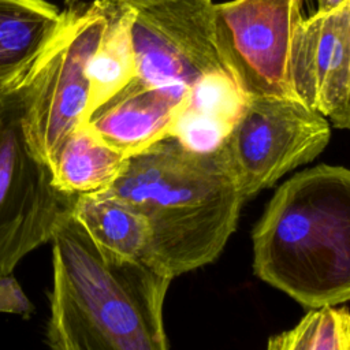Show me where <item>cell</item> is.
Instances as JSON below:
<instances>
[{"mask_svg": "<svg viewBox=\"0 0 350 350\" xmlns=\"http://www.w3.org/2000/svg\"><path fill=\"white\" fill-rule=\"evenodd\" d=\"M328 120L331 122V126L336 129L350 130V79H349V90H347L345 103L335 113H332L328 118Z\"/></svg>", "mask_w": 350, "mask_h": 350, "instance_id": "ac0fdd59", "label": "cell"}, {"mask_svg": "<svg viewBox=\"0 0 350 350\" xmlns=\"http://www.w3.org/2000/svg\"><path fill=\"white\" fill-rule=\"evenodd\" d=\"M103 4L109 7H133V8H141L163 1H171V0H100Z\"/></svg>", "mask_w": 350, "mask_h": 350, "instance_id": "d6986e66", "label": "cell"}, {"mask_svg": "<svg viewBox=\"0 0 350 350\" xmlns=\"http://www.w3.org/2000/svg\"><path fill=\"white\" fill-rule=\"evenodd\" d=\"M331 122L295 97H247L220 146L243 200L314 160L328 145Z\"/></svg>", "mask_w": 350, "mask_h": 350, "instance_id": "8992f818", "label": "cell"}, {"mask_svg": "<svg viewBox=\"0 0 350 350\" xmlns=\"http://www.w3.org/2000/svg\"><path fill=\"white\" fill-rule=\"evenodd\" d=\"M347 0H317V11L328 12L335 10L336 7L342 5Z\"/></svg>", "mask_w": 350, "mask_h": 350, "instance_id": "ffe728a7", "label": "cell"}, {"mask_svg": "<svg viewBox=\"0 0 350 350\" xmlns=\"http://www.w3.org/2000/svg\"><path fill=\"white\" fill-rule=\"evenodd\" d=\"M64 15L46 0H0V81L37 60L57 34Z\"/></svg>", "mask_w": 350, "mask_h": 350, "instance_id": "5bb4252c", "label": "cell"}, {"mask_svg": "<svg viewBox=\"0 0 350 350\" xmlns=\"http://www.w3.org/2000/svg\"><path fill=\"white\" fill-rule=\"evenodd\" d=\"M107 23L108 12L100 0L66 10L62 27L37 60L21 123L27 145L49 171L64 138L89 120L86 67Z\"/></svg>", "mask_w": 350, "mask_h": 350, "instance_id": "5b68a950", "label": "cell"}, {"mask_svg": "<svg viewBox=\"0 0 350 350\" xmlns=\"http://www.w3.org/2000/svg\"><path fill=\"white\" fill-rule=\"evenodd\" d=\"M302 0L213 3V41L226 72L246 97H294L288 59Z\"/></svg>", "mask_w": 350, "mask_h": 350, "instance_id": "52a82bcc", "label": "cell"}, {"mask_svg": "<svg viewBox=\"0 0 350 350\" xmlns=\"http://www.w3.org/2000/svg\"><path fill=\"white\" fill-rule=\"evenodd\" d=\"M131 31L134 79L144 85L191 88L204 72L224 70L213 41L212 0H171L135 8Z\"/></svg>", "mask_w": 350, "mask_h": 350, "instance_id": "ba28073f", "label": "cell"}, {"mask_svg": "<svg viewBox=\"0 0 350 350\" xmlns=\"http://www.w3.org/2000/svg\"><path fill=\"white\" fill-rule=\"evenodd\" d=\"M63 1H64L66 5H68V8H71V7H74L79 0H63Z\"/></svg>", "mask_w": 350, "mask_h": 350, "instance_id": "44dd1931", "label": "cell"}, {"mask_svg": "<svg viewBox=\"0 0 350 350\" xmlns=\"http://www.w3.org/2000/svg\"><path fill=\"white\" fill-rule=\"evenodd\" d=\"M269 350H350V310L346 306L312 308L288 331L269 338Z\"/></svg>", "mask_w": 350, "mask_h": 350, "instance_id": "2e32d148", "label": "cell"}, {"mask_svg": "<svg viewBox=\"0 0 350 350\" xmlns=\"http://www.w3.org/2000/svg\"><path fill=\"white\" fill-rule=\"evenodd\" d=\"M37 60L0 81V278L51 242L75 198L55 187L49 168L33 153L23 134V98Z\"/></svg>", "mask_w": 350, "mask_h": 350, "instance_id": "277c9868", "label": "cell"}, {"mask_svg": "<svg viewBox=\"0 0 350 350\" xmlns=\"http://www.w3.org/2000/svg\"><path fill=\"white\" fill-rule=\"evenodd\" d=\"M71 216L103 253L150 267L148 221L139 211L126 201L107 190L77 194L71 206Z\"/></svg>", "mask_w": 350, "mask_h": 350, "instance_id": "7c38bea8", "label": "cell"}, {"mask_svg": "<svg viewBox=\"0 0 350 350\" xmlns=\"http://www.w3.org/2000/svg\"><path fill=\"white\" fill-rule=\"evenodd\" d=\"M107 191L144 215L149 265L170 279L220 256L245 202L220 148L201 153L174 137L130 156Z\"/></svg>", "mask_w": 350, "mask_h": 350, "instance_id": "6da1fadb", "label": "cell"}, {"mask_svg": "<svg viewBox=\"0 0 350 350\" xmlns=\"http://www.w3.org/2000/svg\"><path fill=\"white\" fill-rule=\"evenodd\" d=\"M246 100L224 70L204 72L189 89L170 137L190 150L215 152L223 145Z\"/></svg>", "mask_w": 350, "mask_h": 350, "instance_id": "8fae6325", "label": "cell"}, {"mask_svg": "<svg viewBox=\"0 0 350 350\" xmlns=\"http://www.w3.org/2000/svg\"><path fill=\"white\" fill-rule=\"evenodd\" d=\"M295 98L329 118L345 103L350 79V0L297 23L288 59Z\"/></svg>", "mask_w": 350, "mask_h": 350, "instance_id": "9c48e42d", "label": "cell"}, {"mask_svg": "<svg viewBox=\"0 0 350 350\" xmlns=\"http://www.w3.org/2000/svg\"><path fill=\"white\" fill-rule=\"evenodd\" d=\"M34 310L16 279L10 273L0 278V312L30 316Z\"/></svg>", "mask_w": 350, "mask_h": 350, "instance_id": "e0dca14e", "label": "cell"}, {"mask_svg": "<svg viewBox=\"0 0 350 350\" xmlns=\"http://www.w3.org/2000/svg\"><path fill=\"white\" fill-rule=\"evenodd\" d=\"M186 86H150L135 79L100 107L92 127L124 157L134 156L170 137L187 97Z\"/></svg>", "mask_w": 350, "mask_h": 350, "instance_id": "30bf717a", "label": "cell"}, {"mask_svg": "<svg viewBox=\"0 0 350 350\" xmlns=\"http://www.w3.org/2000/svg\"><path fill=\"white\" fill-rule=\"evenodd\" d=\"M45 343L55 350H165L163 304L172 279L103 253L71 213L52 239Z\"/></svg>", "mask_w": 350, "mask_h": 350, "instance_id": "7a4b0ae2", "label": "cell"}, {"mask_svg": "<svg viewBox=\"0 0 350 350\" xmlns=\"http://www.w3.org/2000/svg\"><path fill=\"white\" fill-rule=\"evenodd\" d=\"M252 241L254 275L298 304L350 301V170L321 164L283 182Z\"/></svg>", "mask_w": 350, "mask_h": 350, "instance_id": "3957f363", "label": "cell"}, {"mask_svg": "<svg viewBox=\"0 0 350 350\" xmlns=\"http://www.w3.org/2000/svg\"><path fill=\"white\" fill-rule=\"evenodd\" d=\"M105 8L108 23L86 67L89 119L100 107L130 85L137 74L131 31L135 8L109 5Z\"/></svg>", "mask_w": 350, "mask_h": 350, "instance_id": "9a60e30c", "label": "cell"}, {"mask_svg": "<svg viewBox=\"0 0 350 350\" xmlns=\"http://www.w3.org/2000/svg\"><path fill=\"white\" fill-rule=\"evenodd\" d=\"M127 157L112 148L88 122L62 142L51 167L55 187L77 196L107 190L120 175Z\"/></svg>", "mask_w": 350, "mask_h": 350, "instance_id": "4fadbf2b", "label": "cell"}]
</instances>
